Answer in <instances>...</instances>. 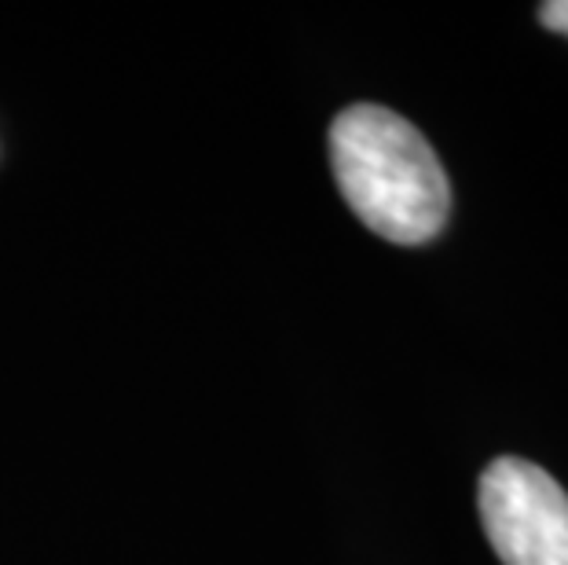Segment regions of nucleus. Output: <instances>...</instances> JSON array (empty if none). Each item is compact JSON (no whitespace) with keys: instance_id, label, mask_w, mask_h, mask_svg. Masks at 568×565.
<instances>
[{"instance_id":"1","label":"nucleus","mask_w":568,"mask_h":565,"mask_svg":"<svg viewBox=\"0 0 568 565\" xmlns=\"http://www.w3.org/2000/svg\"><path fill=\"white\" fill-rule=\"evenodd\" d=\"M331 170L374 235L422 246L452 210V184L429 140L389 107L353 103L331 125Z\"/></svg>"},{"instance_id":"3","label":"nucleus","mask_w":568,"mask_h":565,"mask_svg":"<svg viewBox=\"0 0 568 565\" xmlns=\"http://www.w3.org/2000/svg\"><path fill=\"white\" fill-rule=\"evenodd\" d=\"M539 22L547 30L568 33V0H550V4H542L539 8Z\"/></svg>"},{"instance_id":"2","label":"nucleus","mask_w":568,"mask_h":565,"mask_svg":"<svg viewBox=\"0 0 568 565\" xmlns=\"http://www.w3.org/2000/svg\"><path fill=\"white\" fill-rule=\"evenodd\" d=\"M477 507L503 565H568V492L542 466L499 455L480 474Z\"/></svg>"}]
</instances>
